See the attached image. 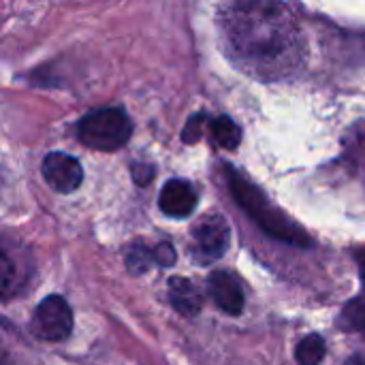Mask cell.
<instances>
[{
    "instance_id": "6da1fadb",
    "label": "cell",
    "mask_w": 365,
    "mask_h": 365,
    "mask_svg": "<svg viewBox=\"0 0 365 365\" xmlns=\"http://www.w3.org/2000/svg\"><path fill=\"white\" fill-rule=\"evenodd\" d=\"M284 9V4L272 2H242L229 9L225 30L242 60L274 64L293 51L297 32Z\"/></svg>"
},
{
    "instance_id": "277c9868",
    "label": "cell",
    "mask_w": 365,
    "mask_h": 365,
    "mask_svg": "<svg viewBox=\"0 0 365 365\" xmlns=\"http://www.w3.org/2000/svg\"><path fill=\"white\" fill-rule=\"evenodd\" d=\"M32 334L45 342H62L73 331V310L60 295L45 297L32 317Z\"/></svg>"
},
{
    "instance_id": "30bf717a",
    "label": "cell",
    "mask_w": 365,
    "mask_h": 365,
    "mask_svg": "<svg viewBox=\"0 0 365 365\" xmlns=\"http://www.w3.org/2000/svg\"><path fill=\"white\" fill-rule=\"evenodd\" d=\"M210 130L214 141L225 150H235L242 141V128L229 115H218L216 120H212Z\"/></svg>"
},
{
    "instance_id": "9a60e30c",
    "label": "cell",
    "mask_w": 365,
    "mask_h": 365,
    "mask_svg": "<svg viewBox=\"0 0 365 365\" xmlns=\"http://www.w3.org/2000/svg\"><path fill=\"white\" fill-rule=\"evenodd\" d=\"M130 175H133V182L137 184V186H148L152 180H154V167L152 165H148V163H135L133 167H130Z\"/></svg>"
},
{
    "instance_id": "5b68a950",
    "label": "cell",
    "mask_w": 365,
    "mask_h": 365,
    "mask_svg": "<svg viewBox=\"0 0 365 365\" xmlns=\"http://www.w3.org/2000/svg\"><path fill=\"white\" fill-rule=\"evenodd\" d=\"M41 173L45 182L56 190V192H75L81 182H83V169L81 163L64 152H49L43 158Z\"/></svg>"
},
{
    "instance_id": "8fae6325",
    "label": "cell",
    "mask_w": 365,
    "mask_h": 365,
    "mask_svg": "<svg viewBox=\"0 0 365 365\" xmlns=\"http://www.w3.org/2000/svg\"><path fill=\"white\" fill-rule=\"evenodd\" d=\"M327 353V344L323 336L310 334L295 346V359L299 365H321Z\"/></svg>"
},
{
    "instance_id": "ac0fdd59",
    "label": "cell",
    "mask_w": 365,
    "mask_h": 365,
    "mask_svg": "<svg viewBox=\"0 0 365 365\" xmlns=\"http://www.w3.org/2000/svg\"><path fill=\"white\" fill-rule=\"evenodd\" d=\"M344 365H365V361H364V357H359V355H353V357H351V359H349V361H346Z\"/></svg>"
},
{
    "instance_id": "3957f363",
    "label": "cell",
    "mask_w": 365,
    "mask_h": 365,
    "mask_svg": "<svg viewBox=\"0 0 365 365\" xmlns=\"http://www.w3.org/2000/svg\"><path fill=\"white\" fill-rule=\"evenodd\" d=\"M133 135V122L122 107H105L90 111L77 124V139L98 152L120 150Z\"/></svg>"
},
{
    "instance_id": "52a82bcc",
    "label": "cell",
    "mask_w": 365,
    "mask_h": 365,
    "mask_svg": "<svg viewBox=\"0 0 365 365\" xmlns=\"http://www.w3.org/2000/svg\"><path fill=\"white\" fill-rule=\"evenodd\" d=\"M207 289H210V295L212 299L216 302V306L229 314V317H237L244 312V291H242V284L240 280L227 272V269H220V272H214L210 274L207 278Z\"/></svg>"
},
{
    "instance_id": "7a4b0ae2",
    "label": "cell",
    "mask_w": 365,
    "mask_h": 365,
    "mask_svg": "<svg viewBox=\"0 0 365 365\" xmlns=\"http://www.w3.org/2000/svg\"><path fill=\"white\" fill-rule=\"evenodd\" d=\"M227 182H229V190H231L233 199L237 201V205L252 218V222L263 233H267L274 240L287 242L291 246H299V248L312 246L310 235L297 222L287 218L276 205H272V201L261 192V188L255 186L252 182H248L240 171L229 167Z\"/></svg>"
},
{
    "instance_id": "ba28073f",
    "label": "cell",
    "mask_w": 365,
    "mask_h": 365,
    "mask_svg": "<svg viewBox=\"0 0 365 365\" xmlns=\"http://www.w3.org/2000/svg\"><path fill=\"white\" fill-rule=\"evenodd\" d=\"M197 190L186 180H169L160 195H158V207L165 216L171 218H188L197 207Z\"/></svg>"
},
{
    "instance_id": "e0dca14e",
    "label": "cell",
    "mask_w": 365,
    "mask_h": 365,
    "mask_svg": "<svg viewBox=\"0 0 365 365\" xmlns=\"http://www.w3.org/2000/svg\"><path fill=\"white\" fill-rule=\"evenodd\" d=\"M357 265H359V269H361V284H364L365 289V250L357 252Z\"/></svg>"
},
{
    "instance_id": "9c48e42d",
    "label": "cell",
    "mask_w": 365,
    "mask_h": 365,
    "mask_svg": "<svg viewBox=\"0 0 365 365\" xmlns=\"http://www.w3.org/2000/svg\"><path fill=\"white\" fill-rule=\"evenodd\" d=\"M169 299L173 308L184 317H197L203 306V297L199 289L188 278L182 276H173L169 280Z\"/></svg>"
},
{
    "instance_id": "7c38bea8",
    "label": "cell",
    "mask_w": 365,
    "mask_h": 365,
    "mask_svg": "<svg viewBox=\"0 0 365 365\" xmlns=\"http://www.w3.org/2000/svg\"><path fill=\"white\" fill-rule=\"evenodd\" d=\"M154 263V250L145 248L143 244H137L126 252V269L133 276H143Z\"/></svg>"
},
{
    "instance_id": "8992f818",
    "label": "cell",
    "mask_w": 365,
    "mask_h": 365,
    "mask_svg": "<svg viewBox=\"0 0 365 365\" xmlns=\"http://www.w3.org/2000/svg\"><path fill=\"white\" fill-rule=\"evenodd\" d=\"M229 240V222L218 214L205 216L195 229V252L201 261H216L227 252Z\"/></svg>"
},
{
    "instance_id": "4fadbf2b",
    "label": "cell",
    "mask_w": 365,
    "mask_h": 365,
    "mask_svg": "<svg viewBox=\"0 0 365 365\" xmlns=\"http://www.w3.org/2000/svg\"><path fill=\"white\" fill-rule=\"evenodd\" d=\"M342 321L346 323V329H357V331H365V304H351L344 310Z\"/></svg>"
},
{
    "instance_id": "2e32d148",
    "label": "cell",
    "mask_w": 365,
    "mask_h": 365,
    "mask_svg": "<svg viewBox=\"0 0 365 365\" xmlns=\"http://www.w3.org/2000/svg\"><path fill=\"white\" fill-rule=\"evenodd\" d=\"M154 261L160 265V267H171L175 263V248L169 244V242H160L156 248H154Z\"/></svg>"
},
{
    "instance_id": "5bb4252c",
    "label": "cell",
    "mask_w": 365,
    "mask_h": 365,
    "mask_svg": "<svg viewBox=\"0 0 365 365\" xmlns=\"http://www.w3.org/2000/svg\"><path fill=\"white\" fill-rule=\"evenodd\" d=\"M203 113H199V115H192L188 122H186V126H184V130H182V141L184 143H197L201 137H203Z\"/></svg>"
}]
</instances>
